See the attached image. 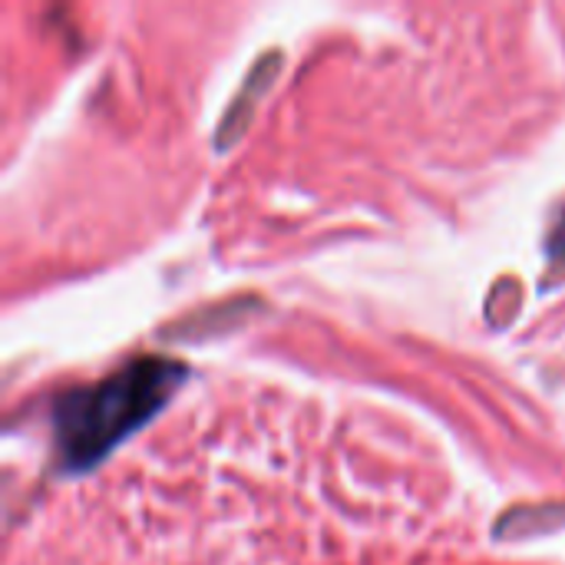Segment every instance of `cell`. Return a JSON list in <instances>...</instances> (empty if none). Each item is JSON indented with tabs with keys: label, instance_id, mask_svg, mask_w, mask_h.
Here are the masks:
<instances>
[{
	"label": "cell",
	"instance_id": "6da1fadb",
	"mask_svg": "<svg viewBox=\"0 0 565 565\" xmlns=\"http://www.w3.org/2000/svg\"><path fill=\"white\" fill-rule=\"evenodd\" d=\"M185 381V367L169 358H136L116 374L63 394L53 407L56 457L66 473L93 470L126 437L149 424Z\"/></svg>",
	"mask_w": 565,
	"mask_h": 565
},
{
	"label": "cell",
	"instance_id": "7a4b0ae2",
	"mask_svg": "<svg viewBox=\"0 0 565 565\" xmlns=\"http://www.w3.org/2000/svg\"><path fill=\"white\" fill-rule=\"evenodd\" d=\"M550 262H553V268L565 271V209L559 222H556V228H553V235H550Z\"/></svg>",
	"mask_w": 565,
	"mask_h": 565
}]
</instances>
